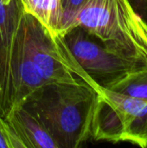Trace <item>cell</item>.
I'll use <instances>...</instances> for the list:
<instances>
[{"label":"cell","instance_id":"obj_1","mask_svg":"<svg viewBox=\"0 0 147 148\" xmlns=\"http://www.w3.org/2000/svg\"><path fill=\"white\" fill-rule=\"evenodd\" d=\"M98 92L83 82H47L20 104L36 116L58 148H77L91 138Z\"/></svg>","mask_w":147,"mask_h":148},{"label":"cell","instance_id":"obj_2","mask_svg":"<svg viewBox=\"0 0 147 148\" xmlns=\"http://www.w3.org/2000/svg\"><path fill=\"white\" fill-rule=\"evenodd\" d=\"M75 26L109 50L147 66V23L128 0H86L75 17Z\"/></svg>","mask_w":147,"mask_h":148},{"label":"cell","instance_id":"obj_3","mask_svg":"<svg viewBox=\"0 0 147 148\" xmlns=\"http://www.w3.org/2000/svg\"><path fill=\"white\" fill-rule=\"evenodd\" d=\"M91 138L147 148V101L101 88L92 117Z\"/></svg>","mask_w":147,"mask_h":148},{"label":"cell","instance_id":"obj_4","mask_svg":"<svg viewBox=\"0 0 147 148\" xmlns=\"http://www.w3.org/2000/svg\"><path fill=\"white\" fill-rule=\"evenodd\" d=\"M23 19L32 60L46 83L83 82L99 92L101 88L81 67L61 36L53 35L36 17L25 11Z\"/></svg>","mask_w":147,"mask_h":148},{"label":"cell","instance_id":"obj_5","mask_svg":"<svg viewBox=\"0 0 147 148\" xmlns=\"http://www.w3.org/2000/svg\"><path fill=\"white\" fill-rule=\"evenodd\" d=\"M62 37L81 67L100 88H108L130 72L147 67L109 50L81 27L72 28Z\"/></svg>","mask_w":147,"mask_h":148},{"label":"cell","instance_id":"obj_6","mask_svg":"<svg viewBox=\"0 0 147 148\" xmlns=\"http://www.w3.org/2000/svg\"><path fill=\"white\" fill-rule=\"evenodd\" d=\"M23 7L21 0H0V114L5 117L12 106L11 57L15 36Z\"/></svg>","mask_w":147,"mask_h":148},{"label":"cell","instance_id":"obj_7","mask_svg":"<svg viewBox=\"0 0 147 148\" xmlns=\"http://www.w3.org/2000/svg\"><path fill=\"white\" fill-rule=\"evenodd\" d=\"M11 108L20 105L29 94L46 83L38 73L29 52L23 13L15 36L11 57Z\"/></svg>","mask_w":147,"mask_h":148},{"label":"cell","instance_id":"obj_8","mask_svg":"<svg viewBox=\"0 0 147 148\" xmlns=\"http://www.w3.org/2000/svg\"><path fill=\"white\" fill-rule=\"evenodd\" d=\"M4 118L22 140L24 148H58L43 125L23 106H13Z\"/></svg>","mask_w":147,"mask_h":148},{"label":"cell","instance_id":"obj_9","mask_svg":"<svg viewBox=\"0 0 147 148\" xmlns=\"http://www.w3.org/2000/svg\"><path fill=\"white\" fill-rule=\"evenodd\" d=\"M25 12L36 17L53 35H59L62 23L61 0H21Z\"/></svg>","mask_w":147,"mask_h":148},{"label":"cell","instance_id":"obj_10","mask_svg":"<svg viewBox=\"0 0 147 148\" xmlns=\"http://www.w3.org/2000/svg\"><path fill=\"white\" fill-rule=\"evenodd\" d=\"M107 89L132 98L147 101V67L130 72Z\"/></svg>","mask_w":147,"mask_h":148},{"label":"cell","instance_id":"obj_11","mask_svg":"<svg viewBox=\"0 0 147 148\" xmlns=\"http://www.w3.org/2000/svg\"><path fill=\"white\" fill-rule=\"evenodd\" d=\"M86 0H61L62 23L60 36L73 28L75 17Z\"/></svg>","mask_w":147,"mask_h":148},{"label":"cell","instance_id":"obj_12","mask_svg":"<svg viewBox=\"0 0 147 148\" xmlns=\"http://www.w3.org/2000/svg\"><path fill=\"white\" fill-rule=\"evenodd\" d=\"M0 148H24L12 127L0 114Z\"/></svg>","mask_w":147,"mask_h":148},{"label":"cell","instance_id":"obj_13","mask_svg":"<svg viewBox=\"0 0 147 148\" xmlns=\"http://www.w3.org/2000/svg\"><path fill=\"white\" fill-rule=\"evenodd\" d=\"M136 12L147 23V0H128Z\"/></svg>","mask_w":147,"mask_h":148},{"label":"cell","instance_id":"obj_14","mask_svg":"<svg viewBox=\"0 0 147 148\" xmlns=\"http://www.w3.org/2000/svg\"><path fill=\"white\" fill-rule=\"evenodd\" d=\"M10 1H11V0H3V2L4 3H9Z\"/></svg>","mask_w":147,"mask_h":148}]
</instances>
